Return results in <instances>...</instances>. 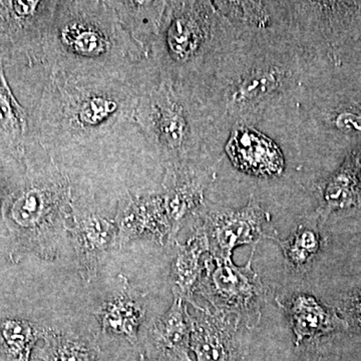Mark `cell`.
Wrapping results in <instances>:
<instances>
[{"instance_id":"3957f363","label":"cell","mask_w":361,"mask_h":361,"mask_svg":"<svg viewBox=\"0 0 361 361\" xmlns=\"http://www.w3.org/2000/svg\"><path fill=\"white\" fill-rule=\"evenodd\" d=\"M73 204V183L40 146L39 156L27 161L23 186L7 200L4 217L23 248L54 261L68 235Z\"/></svg>"},{"instance_id":"6da1fadb","label":"cell","mask_w":361,"mask_h":361,"mask_svg":"<svg viewBox=\"0 0 361 361\" xmlns=\"http://www.w3.org/2000/svg\"><path fill=\"white\" fill-rule=\"evenodd\" d=\"M149 59L127 75H73L45 63L35 142L68 176L127 165L148 146L135 121L141 97L155 89Z\"/></svg>"},{"instance_id":"52a82bcc","label":"cell","mask_w":361,"mask_h":361,"mask_svg":"<svg viewBox=\"0 0 361 361\" xmlns=\"http://www.w3.org/2000/svg\"><path fill=\"white\" fill-rule=\"evenodd\" d=\"M56 1H0V49L45 63L44 44Z\"/></svg>"},{"instance_id":"ac0fdd59","label":"cell","mask_w":361,"mask_h":361,"mask_svg":"<svg viewBox=\"0 0 361 361\" xmlns=\"http://www.w3.org/2000/svg\"><path fill=\"white\" fill-rule=\"evenodd\" d=\"M27 134L25 111L14 99L0 63V146L18 149Z\"/></svg>"},{"instance_id":"8992f818","label":"cell","mask_w":361,"mask_h":361,"mask_svg":"<svg viewBox=\"0 0 361 361\" xmlns=\"http://www.w3.org/2000/svg\"><path fill=\"white\" fill-rule=\"evenodd\" d=\"M73 213L68 235L73 242L80 276L87 283L96 279L104 261L118 247L116 217L97 202L96 192L85 185H73Z\"/></svg>"},{"instance_id":"7a4b0ae2","label":"cell","mask_w":361,"mask_h":361,"mask_svg":"<svg viewBox=\"0 0 361 361\" xmlns=\"http://www.w3.org/2000/svg\"><path fill=\"white\" fill-rule=\"evenodd\" d=\"M45 63L73 75H127L149 56L106 0H58L44 44Z\"/></svg>"},{"instance_id":"ffe728a7","label":"cell","mask_w":361,"mask_h":361,"mask_svg":"<svg viewBox=\"0 0 361 361\" xmlns=\"http://www.w3.org/2000/svg\"><path fill=\"white\" fill-rule=\"evenodd\" d=\"M281 84V71L275 68L255 71L240 82L233 99L238 104L254 103L272 94Z\"/></svg>"},{"instance_id":"8fae6325","label":"cell","mask_w":361,"mask_h":361,"mask_svg":"<svg viewBox=\"0 0 361 361\" xmlns=\"http://www.w3.org/2000/svg\"><path fill=\"white\" fill-rule=\"evenodd\" d=\"M146 313L147 294L135 289L123 275H118L116 288L94 311L102 334L123 337L135 348H139V331Z\"/></svg>"},{"instance_id":"d6986e66","label":"cell","mask_w":361,"mask_h":361,"mask_svg":"<svg viewBox=\"0 0 361 361\" xmlns=\"http://www.w3.org/2000/svg\"><path fill=\"white\" fill-rule=\"evenodd\" d=\"M270 239L277 242L289 268L296 273L305 272L320 249L319 235L306 225H299L287 240Z\"/></svg>"},{"instance_id":"ba28073f","label":"cell","mask_w":361,"mask_h":361,"mask_svg":"<svg viewBox=\"0 0 361 361\" xmlns=\"http://www.w3.org/2000/svg\"><path fill=\"white\" fill-rule=\"evenodd\" d=\"M210 245V253L232 259L237 247L256 244L274 235L268 232L269 214L251 198L239 210H205L200 215Z\"/></svg>"},{"instance_id":"603a6c76","label":"cell","mask_w":361,"mask_h":361,"mask_svg":"<svg viewBox=\"0 0 361 361\" xmlns=\"http://www.w3.org/2000/svg\"><path fill=\"white\" fill-rule=\"evenodd\" d=\"M99 361H104V360H103V358H102V356H101V358H99ZM135 361H149V360H148V358L146 357V355H145L144 353H141V351H140L139 357H137V360Z\"/></svg>"},{"instance_id":"e0dca14e","label":"cell","mask_w":361,"mask_h":361,"mask_svg":"<svg viewBox=\"0 0 361 361\" xmlns=\"http://www.w3.org/2000/svg\"><path fill=\"white\" fill-rule=\"evenodd\" d=\"M44 329L23 319L0 322V353L7 361H30V355Z\"/></svg>"},{"instance_id":"2e32d148","label":"cell","mask_w":361,"mask_h":361,"mask_svg":"<svg viewBox=\"0 0 361 361\" xmlns=\"http://www.w3.org/2000/svg\"><path fill=\"white\" fill-rule=\"evenodd\" d=\"M44 344L35 357L42 361H99L101 348L96 336L71 330L44 329Z\"/></svg>"},{"instance_id":"5bb4252c","label":"cell","mask_w":361,"mask_h":361,"mask_svg":"<svg viewBox=\"0 0 361 361\" xmlns=\"http://www.w3.org/2000/svg\"><path fill=\"white\" fill-rule=\"evenodd\" d=\"M277 303L288 318L295 336L296 346H300L307 339L329 334L344 325L334 311L310 294H295L285 303L277 299Z\"/></svg>"},{"instance_id":"9a60e30c","label":"cell","mask_w":361,"mask_h":361,"mask_svg":"<svg viewBox=\"0 0 361 361\" xmlns=\"http://www.w3.org/2000/svg\"><path fill=\"white\" fill-rule=\"evenodd\" d=\"M115 11L121 25L149 56L158 37L165 13L166 1L147 0H106Z\"/></svg>"},{"instance_id":"277c9868","label":"cell","mask_w":361,"mask_h":361,"mask_svg":"<svg viewBox=\"0 0 361 361\" xmlns=\"http://www.w3.org/2000/svg\"><path fill=\"white\" fill-rule=\"evenodd\" d=\"M135 121L154 158L160 159L166 170L196 169L192 163L199 141L196 120L180 92L161 80L140 99Z\"/></svg>"},{"instance_id":"9c48e42d","label":"cell","mask_w":361,"mask_h":361,"mask_svg":"<svg viewBox=\"0 0 361 361\" xmlns=\"http://www.w3.org/2000/svg\"><path fill=\"white\" fill-rule=\"evenodd\" d=\"M116 222L120 248L137 239L174 245L172 221L161 193L123 194L118 202Z\"/></svg>"},{"instance_id":"4fadbf2b","label":"cell","mask_w":361,"mask_h":361,"mask_svg":"<svg viewBox=\"0 0 361 361\" xmlns=\"http://www.w3.org/2000/svg\"><path fill=\"white\" fill-rule=\"evenodd\" d=\"M174 245L175 254L169 275L171 287L174 297L192 303L194 302L193 293L203 272L204 258L210 252L202 221L194 226L193 231L184 244L176 241Z\"/></svg>"},{"instance_id":"7c38bea8","label":"cell","mask_w":361,"mask_h":361,"mask_svg":"<svg viewBox=\"0 0 361 361\" xmlns=\"http://www.w3.org/2000/svg\"><path fill=\"white\" fill-rule=\"evenodd\" d=\"M233 165L256 177H276L283 172L284 158L269 137L251 128H238L226 145Z\"/></svg>"},{"instance_id":"5b68a950","label":"cell","mask_w":361,"mask_h":361,"mask_svg":"<svg viewBox=\"0 0 361 361\" xmlns=\"http://www.w3.org/2000/svg\"><path fill=\"white\" fill-rule=\"evenodd\" d=\"M251 257L244 266H237L232 259L213 255L204 258L203 272L196 290L212 306L214 311L243 323L248 329L257 326L267 288L252 268Z\"/></svg>"},{"instance_id":"7402d4cb","label":"cell","mask_w":361,"mask_h":361,"mask_svg":"<svg viewBox=\"0 0 361 361\" xmlns=\"http://www.w3.org/2000/svg\"><path fill=\"white\" fill-rule=\"evenodd\" d=\"M353 311H355V317L361 323V293L353 302Z\"/></svg>"},{"instance_id":"44dd1931","label":"cell","mask_w":361,"mask_h":361,"mask_svg":"<svg viewBox=\"0 0 361 361\" xmlns=\"http://www.w3.org/2000/svg\"><path fill=\"white\" fill-rule=\"evenodd\" d=\"M337 125L346 132L361 133V118L350 114H344L339 116Z\"/></svg>"},{"instance_id":"30bf717a","label":"cell","mask_w":361,"mask_h":361,"mask_svg":"<svg viewBox=\"0 0 361 361\" xmlns=\"http://www.w3.org/2000/svg\"><path fill=\"white\" fill-rule=\"evenodd\" d=\"M196 314L189 313L190 349L194 361H238L236 319L191 303Z\"/></svg>"}]
</instances>
